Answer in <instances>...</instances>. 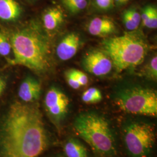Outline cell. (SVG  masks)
Wrapping results in <instances>:
<instances>
[{
	"instance_id": "6da1fadb",
	"label": "cell",
	"mask_w": 157,
	"mask_h": 157,
	"mask_svg": "<svg viewBox=\"0 0 157 157\" xmlns=\"http://www.w3.org/2000/svg\"><path fill=\"white\" fill-rule=\"evenodd\" d=\"M48 144L39 108L20 102L12 104L2 128V157H39Z\"/></svg>"
},
{
	"instance_id": "7a4b0ae2",
	"label": "cell",
	"mask_w": 157,
	"mask_h": 157,
	"mask_svg": "<svg viewBox=\"0 0 157 157\" xmlns=\"http://www.w3.org/2000/svg\"><path fill=\"white\" fill-rule=\"evenodd\" d=\"M13 58L8 62L21 65L37 73L47 72L51 66L50 40L37 23H30L11 36Z\"/></svg>"
},
{
	"instance_id": "3957f363",
	"label": "cell",
	"mask_w": 157,
	"mask_h": 157,
	"mask_svg": "<svg viewBox=\"0 0 157 157\" xmlns=\"http://www.w3.org/2000/svg\"><path fill=\"white\" fill-rule=\"evenodd\" d=\"M77 135L100 157H114L118 151L117 137L108 118L98 112L79 113L73 121Z\"/></svg>"
},
{
	"instance_id": "277c9868",
	"label": "cell",
	"mask_w": 157,
	"mask_h": 157,
	"mask_svg": "<svg viewBox=\"0 0 157 157\" xmlns=\"http://www.w3.org/2000/svg\"><path fill=\"white\" fill-rule=\"evenodd\" d=\"M102 47L118 73L141 64L148 51L144 36L136 30L121 36L107 38L102 41Z\"/></svg>"
},
{
	"instance_id": "5b68a950",
	"label": "cell",
	"mask_w": 157,
	"mask_h": 157,
	"mask_svg": "<svg viewBox=\"0 0 157 157\" xmlns=\"http://www.w3.org/2000/svg\"><path fill=\"white\" fill-rule=\"evenodd\" d=\"M122 136L128 157H151L156 140L153 124L137 119L127 120L122 126Z\"/></svg>"
},
{
	"instance_id": "8992f818",
	"label": "cell",
	"mask_w": 157,
	"mask_h": 157,
	"mask_svg": "<svg viewBox=\"0 0 157 157\" xmlns=\"http://www.w3.org/2000/svg\"><path fill=\"white\" fill-rule=\"evenodd\" d=\"M115 102L120 109L127 113L157 116V93L148 87L132 86L124 88L115 94Z\"/></svg>"
},
{
	"instance_id": "52a82bcc",
	"label": "cell",
	"mask_w": 157,
	"mask_h": 157,
	"mask_svg": "<svg viewBox=\"0 0 157 157\" xmlns=\"http://www.w3.org/2000/svg\"><path fill=\"white\" fill-rule=\"evenodd\" d=\"M44 105L51 120L56 128L60 129L69 110L68 96L59 88L51 87L45 94Z\"/></svg>"
},
{
	"instance_id": "ba28073f",
	"label": "cell",
	"mask_w": 157,
	"mask_h": 157,
	"mask_svg": "<svg viewBox=\"0 0 157 157\" xmlns=\"http://www.w3.org/2000/svg\"><path fill=\"white\" fill-rule=\"evenodd\" d=\"M83 65L87 72L97 76L106 75L113 67L112 60L102 50L87 52L83 57Z\"/></svg>"
},
{
	"instance_id": "9c48e42d",
	"label": "cell",
	"mask_w": 157,
	"mask_h": 157,
	"mask_svg": "<svg viewBox=\"0 0 157 157\" xmlns=\"http://www.w3.org/2000/svg\"><path fill=\"white\" fill-rule=\"evenodd\" d=\"M82 44V40L76 33L67 34L62 39L56 47V55L59 59L67 61L75 56Z\"/></svg>"
},
{
	"instance_id": "30bf717a",
	"label": "cell",
	"mask_w": 157,
	"mask_h": 157,
	"mask_svg": "<svg viewBox=\"0 0 157 157\" xmlns=\"http://www.w3.org/2000/svg\"><path fill=\"white\" fill-rule=\"evenodd\" d=\"M89 33L97 37H107L117 31L116 25L112 19L108 17H95L87 25Z\"/></svg>"
},
{
	"instance_id": "8fae6325",
	"label": "cell",
	"mask_w": 157,
	"mask_h": 157,
	"mask_svg": "<svg viewBox=\"0 0 157 157\" xmlns=\"http://www.w3.org/2000/svg\"><path fill=\"white\" fill-rule=\"evenodd\" d=\"M41 86L36 78L28 77L20 85L18 95L22 101L26 102H33L39 98Z\"/></svg>"
},
{
	"instance_id": "7c38bea8",
	"label": "cell",
	"mask_w": 157,
	"mask_h": 157,
	"mask_svg": "<svg viewBox=\"0 0 157 157\" xmlns=\"http://www.w3.org/2000/svg\"><path fill=\"white\" fill-rule=\"evenodd\" d=\"M65 19L64 13L58 6L47 9L42 17L43 26L46 30L52 32L59 28Z\"/></svg>"
},
{
	"instance_id": "4fadbf2b",
	"label": "cell",
	"mask_w": 157,
	"mask_h": 157,
	"mask_svg": "<svg viewBox=\"0 0 157 157\" xmlns=\"http://www.w3.org/2000/svg\"><path fill=\"white\" fill-rule=\"evenodd\" d=\"M22 9L16 0H0V19L14 21L20 17Z\"/></svg>"
},
{
	"instance_id": "5bb4252c",
	"label": "cell",
	"mask_w": 157,
	"mask_h": 157,
	"mask_svg": "<svg viewBox=\"0 0 157 157\" xmlns=\"http://www.w3.org/2000/svg\"><path fill=\"white\" fill-rule=\"evenodd\" d=\"M65 157H90L89 152L80 141L73 137L68 138L64 143Z\"/></svg>"
},
{
	"instance_id": "9a60e30c",
	"label": "cell",
	"mask_w": 157,
	"mask_h": 157,
	"mask_svg": "<svg viewBox=\"0 0 157 157\" xmlns=\"http://www.w3.org/2000/svg\"><path fill=\"white\" fill-rule=\"evenodd\" d=\"M122 21L125 28L129 31L137 30L141 23L140 13L135 8H130L122 13Z\"/></svg>"
},
{
	"instance_id": "2e32d148",
	"label": "cell",
	"mask_w": 157,
	"mask_h": 157,
	"mask_svg": "<svg viewBox=\"0 0 157 157\" xmlns=\"http://www.w3.org/2000/svg\"><path fill=\"white\" fill-rule=\"evenodd\" d=\"M141 22L144 26L148 28L157 29V7L151 5L144 7L141 14Z\"/></svg>"
},
{
	"instance_id": "e0dca14e",
	"label": "cell",
	"mask_w": 157,
	"mask_h": 157,
	"mask_svg": "<svg viewBox=\"0 0 157 157\" xmlns=\"http://www.w3.org/2000/svg\"><path fill=\"white\" fill-rule=\"evenodd\" d=\"M101 91L95 87H90L84 91L82 95V100L86 104H95L102 100Z\"/></svg>"
},
{
	"instance_id": "ac0fdd59",
	"label": "cell",
	"mask_w": 157,
	"mask_h": 157,
	"mask_svg": "<svg viewBox=\"0 0 157 157\" xmlns=\"http://www.w3.org/2000/svg\"><path fill=\"white\" fill-rule=\"evenodd\" d=\"M89 0H71L64 6L71 13L75 14L84 10Z\"/></svg>"
},
{
	"instance_id": "d6986e66",
	"label": "cell",
	"mask_w": 157,
	"mask_h": 157,
	"mask_svg": "<svg viewBox=\"0 0 157 157\" xmlns=\"http://www.w3.org/2000/svg\"><path fill=\"white\" fill-rule=\"evenodd\" d=\"M93 6L100 11H109L115 7L114 0H91Z\"/></svg>"
},
{
	"instance_id": "ffe728a7",
	"label": "cell",
	"mask_w": 157,
	"mask_h": 157,
	"mask_svg": "<svg viewBox=\"0 0 157 157\" xmlns=\"http://www.w3.org/2000/svg\"><path fill=\"white\" fill-rule=\"evenodd\" d=\"M147 76L153 80L157 78V56L156 55L152 58L151 61L148 62L146 69Z\"/></svg>"
},
{
	"instance_id": "44dd1931",
	"label": "cell",
	"mask_w": 157,
	"mask_h": 157,
	"mask_svg": "<svg viewBox=\"0 0 157 157\" xmlns=\"http://www.w3.org/2000/svg\"><path fill=\"white\" fill-rule=\"evenodd\" d=\"M11 45L6 36L0 32V55L8 56L11 51Z\"/></svg>"
},
{
	"instance_id": "7402d4cb",
	"label": "cell",
	"mask_w": 157,
	"mask_h": 157,
	"mask_svg": "<svg viewBox=\"0 0 157 157\" xmlns=\"http://www.w3.org/2000/svg\"><path fill=\"white\" fill-rule=\"evenodd\" d=\"M65 77L68 85L75 90L80 89L82 86L75 76L72 69L67 70L65 73Z\"/></svg>"
},
{
	"instance_id": "603a6c76",
	"label": "cell",
	"mask_w": 157,
	"mask_h": 157,
	"mask_svg": "<svg viewBox=\"0 0 157 157\" xmlns=\"http://www.w3.org/2000/svg\"><path fill=\"white\" fill-rule=\"evenodd\" d=\"M73 74L78 80L81 86H85L89 83V78L87 75L83 72L75 69H72Z\"/></svg>"
},
{
	"instance_id": "cb8c5ba5",
	"label": "cell",
	"mask_w": 157,
	"mask_h": 157,
	"mask_svg": "<svg viewBox=\"0 0 157 157\" xmlns=\"http://www.w3.org/2000/svg\"><path fill=\"white\" fill-rule=\"evenodd\" d=\"M6 87V81L0 77V95L3 93Z\"/></svg>"
},
{
	"instance_id": "d4e9b609",
	"label": "cell",
	"mask_w": 157,
	"mask_h": 157,
	"mask_svg": "<svg viewBox=\"0 0 157 157\" xmlns=\"http://www.w3.org/2000/svg\"><path fill=\"white\" fill-rule=\"evenodd\" d=\"M115 5L117 6H123L124 4H126L125 0H114Z\"/></svg>"
},
{
	"instance_id": "484cf974",
	"label": "cell",
	"mask_w": 157,
	"mask_h": 157,
	"mask_svg": "<svg viewBox=\"0 0 157 157\" xmlns=\"http://www.w3.org/2000/svg\"><path fill=\"white\" fill-rule=\"evenodd\" d=\"M71 1V0H61V2H62L63 6H64L65 5H66L67 3H68L69 2H70Z\"/></svg>"
},
{
	"instance_id": "4316f807",
	"label": "cell",
	"mask_w": 157,
	"mask_h": 157,
	"mask_svg": "<svg viewBox=\"0 0 157 157\" xmlns=\"http://www.w3.org/2000/svg\"><path fill=\"white\" fill-rule=\"evenodd\" d=\"M63 157V156H61V155H59V156H56V157Z\"/></svg>"
},
{
	"instance_id": "83f0119b",
	"label": "cell",
	"mask_w": 157,
	"mask_h": 157,
	"mask_svg": "<svg viewBox=\"0 0 157 157\" xmlns=\"http://www.w3.org/2000/svg\"><path fill=\"white\" fill-rule=\"evenodd\" d=\"M129 0H125V1H126V2L127 3L128 1H129Z\"/></svg>"
},
{
	"instance_id": "f1b7e54d",
	"label": "cell",
	"mask_w": 157,
	"mask_h": 157,
	"mask_svg": "<svg viewBox=\"0 0 157 157\" xmlns=\"http://www.w3.org/2000/svg\"><path fill=\"white\" fill-rule=\"evenodd\" d=\"M29 1H35V0H29Z\"/></svg>"
}]
</instances>
